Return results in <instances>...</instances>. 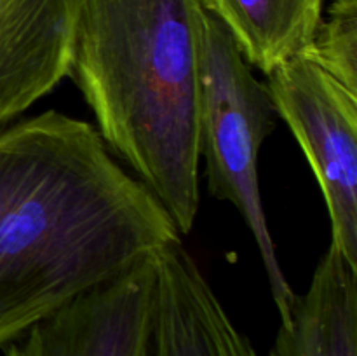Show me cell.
I'll return each instance as SVG.
<instances>
[{
	"label": "cell",
	"instance_id": "7",
	"mask_svg": "<svg viewBox=\"0 0 357 356\" xmlns=\"http://www.w3.org/2000/svg\"><path fill=\"white\" fill-rule=\"evenodd\" d=\"M152 356H258L183 243L155 255Z\"/></svg>",
	"mask_w": 357,
	"mask_h": 356
},
{
	"label": "cell",
	"instance_id": "9",
	"mask_svg": "<svg viewBox=\"0 0 357 356\" xmlns=\"http://www.w3.org/2000/svg\"><path fill=\"white\" fill-rule=\"evenodd\" d=\"M324 0H201L251 68L271 73L312 42Z\"/></svg>",
	"mask_w": 357,
	"mask_h": 356
},
{
	"label": "cell",
	"instance_id": "3",
	"mask_svg": "<svg viewBox=\"0 0 357 356\" xmlns=\"http://www.w3.org/2000/svg\"><path fill=\"white\" fill-rule=\"evenodd\" d=\"M265 82L255 77L229 31L208 14L201 75L199 156L209 194L232 202L257 243L279 320L289 314L293 292L261 201L258 157L278 126Z\"/></svg>",
	"mask_w": 357,
	"mask_h": 356
},
{
	"label": "cell",
	"instance_id": "10",
	"mask_svg": "<svg viewBox=\"0 0 357 356\" xmlns=\"http://www.w3.org/2000/svg\"><path fill=\"white\" fill-rule=\"evenodd\" d=\"M307 47L328 72L357 91V0H333Z\"/></svg>",
	"mask_w": 357,
	"mask_h": 356
},
{
	"label": "cell",
	"instance_id": "2",
	"mask_svg": "<svg viewBox=\"0 0 357 356\" xmlns=\"http://www.w3.org/2000/svg\"><path fill=\"white\" fill-rule=\"evenodd\" d=\"M206 21L201 0H80L68 66L98 135L180 236L192 232L201 202Z\"/></svg>",
	"mask_w": 357,
	"mask_h": 356
},
{
	"label": "cell",
	"instance_id": "5",
	"mask_svg": "<svg viewBox=\"0 0 357 356\" xmlns=\"http://www.w3.org/2000/svg\"><path fill=\"white\" fill-rule=\"evenodd\" d=\"M153 297L155 257L38 321L3 356H152Z\"/></svg>",
	"mask_w": 357,
	"mask_h": 356
},
{
	"label": "cell",
	"instance_id": "4",
	"mask_svg": "<svg viewBox=\"0 0 357 356\" xmlns=\"http://www.w3.org/2000/svg\"><path fill=\"white\" fill-rule=\"evenodd\" d=\"M265 86L323 192L330 244L357 267V91L328 72L309 47L267 73Z\"/></svg>",
	"mask_w": 357,
	"mask_h": 356
},
{
	"label": "cell",
	"instance_id": "6",
	"mask_svg": "<svg viewBox=\"0 0 357 356\" xmlns=\"http://www.w3.org/2000/svg\"><path fill=\"white\" fill-rule=\"evenodd\" d=\"M80 0H0V128L68 77Z\"/></svg>",
	"mask_w": 357,
	"mask_h": 356
},
{
	"label": "cell",
	"instance_id": "1",
	"mask_svg": "<svg viewBox=\"0 0 357 356\" xmlns=\"http://www.w3.org/2000/svg\"><path fill=\"white\" fill-rule=\"evenodd\" d=\"M174 243L89 122L45 110L0 128V348Z\"/></svg>",
	"mask_w": 357,
	"mask_h": 356
},
{
	"label": "cell",
	"instance_id": "8",
	"mask_svg": "<svg viewBox=\"0 0 357 356\" xmlns=\"http://www.w3.org/2000/svg\"><path fill=\"white\" fill-rule=\"evenodd\" d=\"M267 356H357V267L330 244Z\"/></svg>",
	"mask_w": 357,
	"mask_h": 356
}]
</instances>
